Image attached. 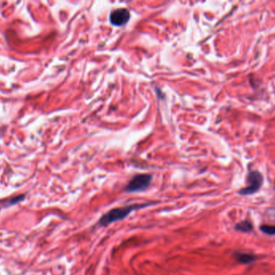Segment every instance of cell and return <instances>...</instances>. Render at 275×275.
Masks as SVG:
<instances>
[{
  "instance_id": "6da1fadb",
  "label": "cell",
  "mask_w": 275,
  "mask_h": 275,
  "mask_svg": "<svg viewBox=\"0 0 275 275\" xmlns=\"http://www.w3.org/2000/svg\"><path fill=\"white\" fill-rule=\"evenodd\" d=\"M150 203H147V204L138 203V204L129 205L125 207L113 208L101 217V219L98 221V224L103 227L109 225L110 223H115L116 221L125 219L131 214V212H135L136 210L141 209L143 207H148Z\"/></svg>"
},
{
  "instance_id": "7a4b0ae2",
  "label": "cell",
  "mask_w": 275,
  "mask_h": 275,
  "mask_svg": "<svg viewBox=\"0 0 275 275\" xmlns=\"http://www.w3.org/2000/svg\"><path fill=\"white\" fill-rule=\"evenodd\" d=\"M152 179V175L150 174H137L129 182L125 190L127 192L145 191L150 186Z\"/></svg>"
},
{
  "instance_id": "3957f363",
  "label": "cell",
  "mask_w": 275,
  "mask_h": 275,
  "mask_svg": "<svg viewBox=\"0 0 275 275\" xmlns=\"http://www.w3.org/2000/svg\"><path fill=\"white\" fill-rule=\"evenodd\" d=\"M263 183V178L258 171L250 172L248 175V185L245 188L241 189L239 194L241 195H253L261 188Z\"/></svg>"
},
{
  "instance_id": "277c9868",
  "label": "cell",
  "mask_w": 275,
  "mask_h": 275,
  "mask_svg": "<svg viewBox=\"0 0 275 275\" xmlns=\"http://www.w3.org/2000/svg\"><path fill=\"white\" fill-rule=\"evenodd\" d=\"M130 12L125 8L115 10L110 15V22L115 26H121L126 24L130 19Z\"/></svg>"
},
{
  "instance_id": "5b68a950",
  "label": "cell",
  "mask_w": 275,
  "mask_h": 275,
  "mask_svg": "<svg viewBox=\"0 0 275 275\" xmlns=\"http://www.w3.org/2000/svg\"><path fill=\"white\" fill-rule=\"evenodd\" d=\"M233 257L238 263L241 264H250L256 261L257 257L253 254H245V253H239L236 252L233 254Z\"/></svg>"
},
{
  "instance_id": "8992f818",
  "label": "cell",
  "mask_w": 275,
  "mask_h": 275,
  "mask_svg": "<svg viewBox=\"0 0 275 275\" xmlns=\"http://www.w3.org/2000/svg\"><path fill=\"white\" fill-rule=\"evenodd\" d=\"M253 224L250 223V221L244 220L241 221L240 223H237L234 226V229L238 232L241 233H249L250 231L253 230Z\"/></svg>"
},
{
  "instance_id": "52a82bcc",
  "label": "cell",
  "mask_w": 275,
  "mask_h": 275,
  "mask_svg": "<svg viewBox=\"0 0 275 275\" xmlns=\"http://www.w3.org/2000/svg\"><path fill=\"white\" fill-rule=\"evenodd\" d=\"M260 230L267 235H275V225L263 224L260 227Z\"/></svg>"
}]
</instances>
